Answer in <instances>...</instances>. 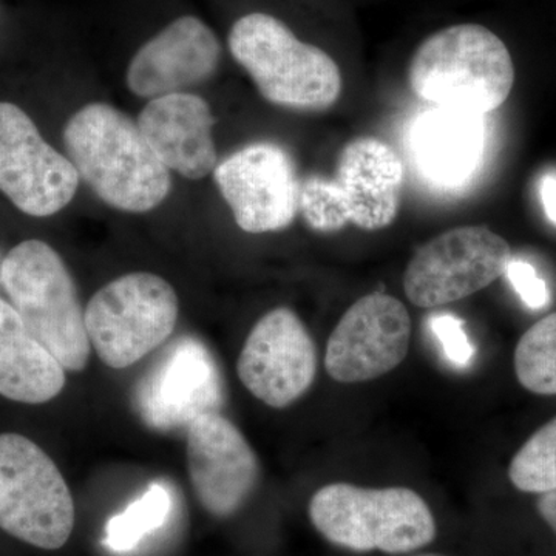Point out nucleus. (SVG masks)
I'll list each match as a JSON object with an SVG mask.
<instances>
[{
    "instance_id": "nucleus-1",
    "label": "nucleus",
    "mask_w": 556,
    "mask_h": 556,
    "mask_svg": "<svg viewBox=\"0 0 556 556\" xmlns=\"http://www.w3.org/2000/svg\"><path fill=\"white\" fill-rule=\"evenodd\" d=\"M64 146L79 178L118 211L144 214L170 192V170L126 113L105 104L84 105L65 124Z\"/></svg>"
},
{
    "instance_id": "nucleus-2",
    "label": "nucleus",
    "mask_w": 556,
    "mask_h": 556,
    "mask_svg": "<svg viewBox=\"0 0 556 556\" xmlns=\"http://www.w3.org/2000/svg\"><path fill=\"white\" fill-rule=\"evenodd\" d=\"M408 83L433 108L485 116L510 97L515 65L506 43L489 28L452 25L417 47Z\"/></svg>"
},
{
    "instance_id": "nucleus-3",
    "label": "nucleus",
    "mask_w": 556,
    "mask_h": 556,
    "mask_svg": "<svg viewBox=\"0 0 556 556\" xmlns=\"http://www.w3.org/2000/svg\"><path fill=\"white\" fill-rule=\"evenodd\" d=\"M228 42L233 60L270 104L295 112H325L342 93L338 62L327 51L302 42L270 14L240 17L230 28Z\"/></svg>"
},
{
    "instance_id": "nucleus-4",
    "label": "nucleus",
    "mask_w": 556,
    "mask_h": 556,
    "mask_svg": "<svg viewBox=\"0 0 556 556\" xmlns=\"http://www.w3.org/2000/svg\"><path fill=\"white\" fill-rule=\"evenodd\" d=\"M0 285L33 338L67 371L89 365L91 345L75 280L46 241L16 244L0 263Z\"/></svg>"
},
{
    "instance_id": "nucleus-5",
    "label": "nucleus",
    "mask_w": 556,
    "mask_h": 556,
    "mask_svg": "<svg viewBox=\"0 0 556 556\" xmlns=\"http://www.w3.org/2000/svg\"><path fill=\"white\" fill-rule=\"evenodd\" d=\"M404 177V161L387 142L353 139L340 152L334 177L314 175L300 185L299 212L317 232L346 225L383 229L397 217Z\"/></svg>"
},
{
    "instance_id": "nucleus-6",
    "label": "nucleus",
    "mask_w": 556,
    "mask_h": 556,
    "mask_svg": "<svg viewBox=\"0 0 556 556\" xmlns=\"http://www.w3.org/2000/svg\"><path fill=\"white\" fill-rule=\"evenodd\" d=\"M308 511L317 532L348 551L408 554L437 538L426 500L407 486L325 485L311 497Z\"/></svg>"
},
{
    "instance_id": "nucleus-7",
    "label": "nucleus",
    "mask_w": 556,
    "mask_h": 556,
    "mask_svg": "<svg viewBox=\"0 0 556 556\" xmlns=\"http://www.w3.org/2000/svg\"><path fill=\"white\" fill-rule=\"evenodd\" d=\"M179 313L177 292L152 273H130L102 287L84 311L91 350L112 369L129 368L163 345Z\"/></svg>"
},
{
    "instance_id": "nucleus-8",
    "label": "nucleus",
    "mask_w": 556,
    "mask_h": 556,
    "mask_svg": "<svg viewBox=\"0 0 556 556\" xmlns=\"http://www.w3.org/2000/svg\"><path fill=\"white\" fill-rule=\"evenodd\" d=\"M75 503L60 468L31 439L0 434V529L43 548L65 546Z\"/></svg>"
},
{
    "instance_id": "nucleus-9",
    "label": "nucleus",
    "mask_w": 556,
    "mask_h": 556,
    "mask_svg": "<svg viewBox=\"0 0 556 556\" xmlns=\"http://www.w3.org/2000/svg\"><path fill=\"white\" fill-rule=\"evenodd\" d=\"M511 249L503 237L464 226L417 249L404 274V291L419 308H441L477 294L506 274Z\"/></svg>"
},
{
    "instance_id": "nucleus-10",
    "label": "nucleus",
    "mask_w": 556,
    "mask_h": 556,
    "mask_svg": "<svg viewBox=\"0 0 556 556\" xmlns=\"http://www.w3.org/2000/svg\"><path fill=\"white\" fill-rule=\"evenodd\" d=\"M79 174L51 148L35 121L13 102H0V192L21 212L46 218L75 199Z\"/></svg>"
},
{
    "instance_id": "nucleus-11",
    "label": "nucleus",
    "mask_w": 556,
    "mask_h": 556,
    "mask_svg": "<svg viewBox=\"0 0 556 556\" xmlns=\"http://www.w3.org/2000/svg\"><path fill=\"white\" fill-rule=\"evenodd\" d=\"M134 402L139 417L153 430L188 428L197 417L219 412L225 404L217 361L201 340L179 338L139 380Z\"/></svg>"
},
{
    "instance_id": "nucleus-12",
    "label": "nucleus",
    "mask_w": 556,
    "mask_h": 556,
    "mask_svg": "<svg viewBox=\"0 0 556 556\" xmlns=\"http://www.w3.org/2000/svg\"><path fill=\"white\" fill-rule=\"evenodd\" d=\"M215 185L241 230L276 232L299 212L300 181L288 150L274 142H254L218 163Z\"/></svg>"
},
{
    "instance_id": "nucleus-13",
    "label": "nucleus",
    "mask_w": 556,
    "mask_h": 556,
    "mask_svg": "<svg viewBox=\"0 0 556 556\" xmlns=\"http://www.w3.org/2000/svg\"><path fill=\"white\" fill-rule=\"evenodd\" d=\"M237 375L252 396L273 408H287L313 387L316 343L302 318L289 308L269 311L249 332Z\"/></svg>"
},
{
    "instance_id": "nucleus-14",
    "label": "nucleus",
    "mask_w": 556,
    "mask_h": 556,
    "mask_svg": "<svg viewBox=\"0 0 556 556\" xmlns=\"http://www.w3.org/2000/svg\"><path fill=\"white\" fill-rule=\"evenodd\" d=\"M412 318L401 300L376 292L345 311L329 336L325 368L340 383L388 375L407 357Z\"/></svg>"
},
{
    "instance_id": "nucleus-15",
    "label": "nucleus",
    "mask_w": 556,
    "mask_h": 556,
    "mask_svg": "<svg viewBox=\"0 0 556 556\" xmlns=\"http://www.w3.org/2000/svg\"><path fill=\"white\" fill-rule=\"evenodd\" d=\"M186 455L197 500L215 518L236 515L257 489L260 463L243 433L219 412L186 428Z\"/></svg>"
},
{
    "instance_id": "nucleus-16",
    "label": "nucleus",
    "mask_w": 556,
    "mask_h": 556,
    "mask_svg": "<svg viewBox=\"0 0 556 556\" xmlns=\"http://www.w3.org/2000/svg\"><path fill=\"white\" fill-rule=\"evenodd\" d=\"M222 46L215 33L199 17L170 22L131 58L127 87L146 100L182 93L215 75Z\"/></svg>"
},
{
    "instance_id": "nucleus-17",
    "label": "nucleus",
    "mask_w": 556,
    "mask_h": 556,
    "mask_svg": "<svg viewBox=\"0 0 556 556\" xmlns=\"http://www.w3.org/2000/svg\"><path fill=\"white\" fill-rule=\"evenodd\" d=\"M405 144L417 177L426 185L439 190L466 188L484 161V115L427 110L409 124Z\"/></svg>"
},
{
    "instance_id": "nucleus-18",
    "label": "nucleus",
    "mask_w": 556,
    "mask_h": 556,
    "mask_svg": "<svg viewBox=\"0 0 556 556\" xmlns=\"http://www.w3.org/2000/svg\"><path fill=\"white\" fill-rule=\"evenodd\" d=\"M215 123L211 105L186 91L150 100L137 119L161 163L189 179L207 177L218 166Z\"/></svg>"
},
{
    "instance_id": "nucleus-19",
    "label": "nucleus",
    "mask_w": 556,
    "mask_h": 556,
    "mask_svg": "<svg viewBox=\"0 0 556 556\" xmlns=\"http://www.w3.org/2000/svg\"><path fill=\"white\" fill-rule=\"evenodd\" d=\"M65 387V368L0 299V396L27 405L47 404Z\"/></svg>"
},
{
    "instance_id": "nucleus-20",
    "label": "nucleus",
    "mask_w": 556,
    "mask_h": 556,
    "mask_svg": "<svg viewBox=\"0 0 556 556\" xmlns=\"http://www.w3.org/2000/svg\"><path fill=\"white\" fill-rule=\"evenodd\" d=\"M515 375L527 391L556 396V313L527 329L515 350Z\"/></svg>"
},
{
    "instance_id": "nucleus-21",
    "label": "nucleus",
    "mask_w": 556,
    "mask_h": 556,
    "mask_svg": "<svg viewBox=\"0 0 556 556\" xmlns=\"http://www.w3.org/2000/svg\"><path fill=\"white\" fill-rule=\"evenodd\" d=\"M172 495L166 485L153 482L144 495L134 501L123 514L110 518L105 526L104 544L113 552H129L142 538L159 530L169 518Z\"/></svg>"
},
{
    "instance_id": "nucleus-22",
    "label": "nucleus",
    "mask_w": 556,
    "mask_h": 556,
    "mask_svg": "<svg viewBox=\"0 0 556 556\" xmlns=\"http://www.w3.org/2000/svg\"><path fill=\"white\" fill-rule=\"evenodd\" d=\"M511 484L526 493L556 490V417L538 428L508 467Z\"/></svg>"
},
{
    "instance_id": "nucleus-23",
    "label": "nucleus",
    "mask_w": 556,
    "mask_h": 556,
    "mask_svg": "<svg viewBox=\"0 0 556 556\" xmlns=\"http://www.w3.org/2000/svg\"><path fill=\"white\" fill-rule=\"evenodd\" d=\"M430 328L441 343L442 353L456 368H468L473 362L475 348L468 339L464 321L453 314H437L430 317Z\"/></svg>"
},
{
    "instance_id": "nucleus-24",
    "label": "nucleus",
    "mask_w": 556,
    "mask_h": 556,
    "mask_svg": "<svg viewBox=\"0 0 556 556\" xmlns=\"http://www.w3.org/2000/svg\"><path fill=\"white\" fill-rule=\"evenodd\" d=\"M504 276L510 281L527 308L543 309L551 302L546 281L538 276L536 269L525 260L511 258Z\"/></svg>"
},
{
    "instance_id": "nucleus-25",
    "label": "nucleus",
    "mask_w": 556,
    "mask_h": 556,
    "mask_svg": "<svg viewBox=\"0 0 556 556\" xmlns=\"http://www.w3.org/2000/svg\"><path fill=\"white\" fill-rule=\"evenodd\" d=\"M540 195L546 217L556 225V175H544L540 182Z\"/></svg>"
},
{
    "instance_id": "nucleus-26",
    "label": "nucleus",
    "mask_w": 556,
    "mask_h": 556,
    "mask_svg": "<svg viewBox=\"0 0 556 556\" xmlns=\"http://www.w3.org/2000/svg\"><path fill=\"white\" fill-rule=\"evenodd\" d=\"M536 506L541 518L546 521V525L554 530L556 535V490L541 493L540 497H538Z\"/></svg>"
},
{
    "instance_id": "nucleus-27",
    "label": "nucleus",
    "mask_w": 556,
    "mask_h": 556,
    "mask_svg": "<svg viewBox=\"0 0 556 556\" xmlns=\"http://www.w3.org/2000/svg\"><path fill=\"white\" fill-rule=\"evenodd\" d=\"M415 556H445V555H438V554H422V555H415Z\"/></svg>"
}]
</instances>
